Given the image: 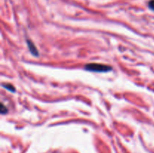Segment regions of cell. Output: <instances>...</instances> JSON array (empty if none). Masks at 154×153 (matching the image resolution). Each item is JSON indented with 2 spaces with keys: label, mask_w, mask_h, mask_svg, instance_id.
Listing matches in <instances>:
<instances>
[{
  "label": "cell",
  "mask_w": 154,
  "mask_h": 153,
  "mask_svg": "<svg viewBox=\"0 0 154 153\" xmlns=\"http://www.w3.org/2000/svg\"><path fill=\"white\" fill-rule=\"evenodd\" d=\"M84 68L89 71L99 72V73H106L112 70V67L106 64H98V63H90L87 64Z\"/></svg>",
  "instance_id": "cell-1"
},
{
  "label": "cell",
  "mask_w": 154,
  "mask_h": 153,
  "mask_svg": "<svg viewBox=\"0 0 154 153\" xmlns=\"http://www.w3.org/2000/svg\"><path fill=\"white\" fill-rule=\"evenodd\" d=\"M26 43L27 45H28V48L30 52H31L33 56H38V49L36 48L35 45L32 42V40H27Z\"/></svg>",
  "instance_id": "cell-2"
},
{
  "label": "cell",
  "mask_w": 154,
  "mask_h": 153,
  "mask_svg": "<svg viewBox=\"0 0 154 153\" xmlns=\"http://www.w3.org/2000/svg\"><path fill=\"white\" fill-rule=\"evenodd\" d=\"M2 86L4 87L5 88H6L8 91L11 92H16V89H15V87L12 84H9V83H6V84H2Z\"/></svg>",
  "instance_id": "cell-3"
},
{
  "label": "cell",
  "mask_w": 154,
  "mask_h": 153,
  "mask_svg": "<svg viewBox=\"0 0 154 153\" xmlns=\"http://www.w3.org/2000/svg\"><path fill=\"white\" fill-rule=\"evenodd\" d=\"M8 108L6 107V106H5L2 103L1 104V109H0V112H1V113L2 114H6L8 112Z\"/></svg>",
  "instance_id": "cell-4"
},
{
  "label": "cell",
  "mask_w": 154,
  "mask_h": 153,
  "mask_svg": "<svg viewBox=\"0 0 154 153\" xmlns=\"http://www.w3.org/2000/svg\"><path fill=\"white\" fill-rule=\"evenodd\" d=\"M148 6L151 10H154V0H150L148 3Z\"/></svg>",
  "instance_id": "cell-5"
}]
</instances>
